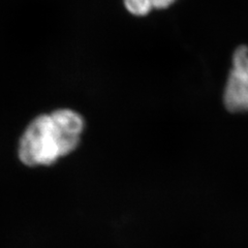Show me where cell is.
I'll return each mask as SVG.
<instances>
[{
  "mask_svg": "<svg viewBox=\"0 0 248 248\" xmlns=\"http://www.w3.org/2000/svg\"><path fill=\"white\" fill-rule=\"evenodd\" d=\"M174 2L175 0H152L153 7L156 10L168 9V7L172 5Z\"/></svg>",
  "mask_w": 248,
  "mask_h": 248,
  "instance_id": "4",
  "label": "cell"
},
{
  "mask_svg": "<svg viewBox=\"0 0 248 248\" xmlns=\"http://www.w3.org/2000/svg\"><path fill=\"white\" fill-rule=\"evenodd\" d=\"M83 129L82 116L69 108L38 116L20 140L19 158L29 167L51 166L77 148Z\"/></svg>",
  "mask_w": 248,
  "mask_h": 248,
  "instance_id": "1",
  "label": "cell"
},
{
  "mask_svg": "<svg viewBox=\"0 0 248 248\" xmlns=\"http://www.w3.org/2000/svg\"><path fill=\"white\" fill-rule=\"evenodd\" d=\"M126 10L138 17L148 15L154 7L152 0H123Z\"/></svg>",
  "mask_w": 248,
  "mask_h": 248,
  "instance_id": "3",
  "label": "cell"
},
{
  "mask_svg": "<svg viewBox=\"0 0 248 248\" xmlns=\"http://www.w3.org/2000/svg\"><path fill=\"white\" fill-rule=\"evenodd\" d=\"M223 103L230 112H248V48L245 46H239L232 55Z\"/></svg>",
  "mask_w": 248,
  "mask_h": 248,
  "instance_id": "2",
  "label": "cell"
}]
</instances>
